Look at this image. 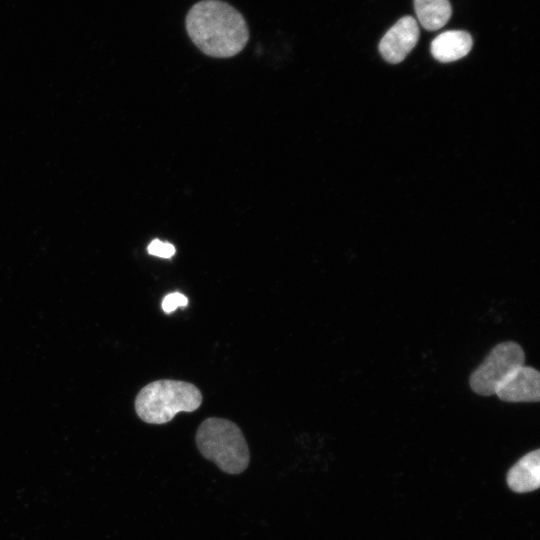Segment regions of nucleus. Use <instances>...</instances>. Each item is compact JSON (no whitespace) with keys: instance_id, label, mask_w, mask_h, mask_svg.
<instances>
[{"instance_id":"0eeeda50","label":"nucleus","mask_w":540,"mask_h":540,"mask_svg":"<svg viewBox=\"0 0 540 540\" xmlns=\"http://www.w3.org/2000/svg\"><path fill=\"white\" fill-rule=\"evenodd\" d=\"M508 487L517 493L531 492L540 485V450L536 449L521 457L508 471Z\"/></svg>"},{"instance_id":"6e6552de","label":"nucleus","mask_w":540,"mask_h":540,"mask_svg":"<svg viewBox=\"0 0 540 540\" xmlns=\"http://www.w3.org/2000/svg\"><path fill=\"white\" fill-rule=\"evenodd\" d=\"M471 35L463 30H449L431 42V54L440 62H452L465 57L472 48Z\"/></svg>"},{"instance_id":"20e7f679","label":"nucleus","mask_w":540,"mask_h":540,"mask_svg":"<svg viewBox=\"0 0 540 540\" xmlns=\"http://www.w3.org/2000/svg\"><path fill=\"white\" fill-rule=\"evenodd\" d=\"M524 361L525 354L518 343L505 341L497 344L471 374V389L482 396L494 395L500 383L524 365Z\"/></svg>"},{"instance_id":"7ed1b4c3","label":"nucleus","mask_w":540,"mask_h":540,"mask_svg":"<svg viewBox=\"0 0 540 540\" xmlns=\"http://www.w3.org/2000/svg\"><path fill=\"white\" fill-rule=\"evenodd\" d=\"M202 403V393L185 381L156 380L138 393L135 410L141 420L150 424H164L179 412H193Z\"/></svg>"},{"instance_id":"9b49d317","label":"nucleus","mask_w":540,"mask_h":540,"mask_svg":"<svg viewBox=\"0 0 540 540\" xmlns=\"http://www.w3.org/2000/svg\"><path fill=\"white\" fill-rule=\"evenodd\" d=\"M188 304V298L179 292H173L166 295L162 301V309L169 314L177 309V307H185Z\"/></svg>"},{"instance_id":"f03ea898","label":"nucleus","mask_w":540,"mask_h":540,"mask_svg":"<svg viewBox=\"0 0 540 540\" xmlns=\"http://www.w3.org/2000/svg\"><path fill=\"white\" fill-rule=\"evenodd\" d=\"M195 441L206 459L228 474H240L250 461V451L241 429L228 419L210 417L197 429Z\"/></svg>"},{"instance_id":"9d476101","label":"nucleus","mask_w":540,"mask_h":540,"mask_svg":"<svg viewBox=\"0 0 540 540\" xmlns=\"http://www.w3.org/2000/svg\"><path fill=\"white\" fill-rule=\"evenodd\" d=\"M147 251L149 254L160 258H171L176 252L175 247L171 243L163 242L159 239L151 241Z\"/></svg>"},{"instance_id":"1a4fd4ad","label":"nucleus","mask_w":540,"mask_h":540,"mask_svg":"<svg viewBox=\"0 0 540 540\" xmlns=\"http://www.w3.org/2000/svg\"><path fill=\"white\" fill-rule=\"evenodd\" d=\"M419 23L428 31L442 28L452 15L449 0H414Z\"/></svg>"},{"instance_id":"39448f33","label":"nucleus","mask_w":540,"mask_h":540,"mask_svg":"<svg viewBox=\"0 0 540 540\" xmlns=\"http://www.w3.org/2000/svg\"><path fill=\"white\" fill-rule=\"evenodd\" d=\"M419 34L417 21L411 16L402 17L382 37L380 54L392 64L403 61L417 44Z\"/></svg>"},{"instance_id":"423d86ee","label":"nucleus","mask_w":540,"mask_h":540,"mask_svg":"<svg viewBox=\"0 0 540 540\" xmlns=\"http://www.w3.org/2000/svg\"><path fill=\"white\" fill-rule=\"evenodd\" d=\"M495 395L507 402H538L540 399L538 370L525 365L518 367L500 383Z\"/></svg>"},{"instance_id":"f257e3e1","label":"nucleus","mask_w":540,"mask_h":540,"mask_svg":"<svg viewBox=\"0 0 540 540\" xmlns=\"http://www.w3.org/2000/svg\"><path fill=\"white\" fill-rule=\"evenodd\" d=\"M186 31L205 55L229 58L237 55L249 40L248 25L242 14L221 0H202L186 15Z\"/></svg>"}]
</instances>
